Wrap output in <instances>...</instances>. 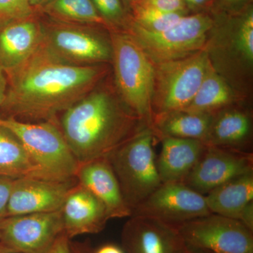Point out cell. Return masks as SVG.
<instances>
[{
  "label": "cell",
  "mask_w": 253,
  "mask_h": 253,
  "mask_svg": "<svg viewBox=\"0 0 253 253\" xmlns=\"http://www.w3.org/2000/svg\"><path fill=\"white\" fill-rule=\"evenodd\" d=\"M4 72L7 91L0 108L10 117L42 122L55 121L58 113L93 90L106 76V69L101 64L66 62L41 43L24 62Z\"/></svg>",
  "instance_id": "1"
},
{
  "label": "cell",
  "mask_w": 253,
  "mask_h": 253,
  "mask_svg": "<svg viewBox=\"0 0 253 253\" xmlns=\"http://www.w3.org/2000/svg\"><path fill=\"white\" fill-rule=\"evenodd\" d=\"M97 86L63 111L60 129L80 165L108 157L150 127L126 107L116 90Z\"/></svg>",
  "instance_id": "2"
},
{
  "label": "cell",
  "mask_w": 253,
  "mask_h": 253,
  "mask_svg": "<svg viewBox=\"0 0 253 253\" xmlns=\"http://www.w3.org/2000/svg\"><path fill=\"white\" fill-rule=\"evenodd\" d=\"M212 13L205 51L214 71L246 100L253 84V4L239 14Z\"/></svg>",
  "instance_id": "3"
},
{
  "label": "cell",
  "mask_w": 253,
  "mask_h": 253,
  "mask_svg": "<svg viewBox=\"0 0 253 253\" xmlns=\"http://www.w3.org/2000/svg\"><path fill=\"white\" fill-rule=\"evenodd\" d=\"M115 88L128 109L151 127L154 63L126 31H109Z\"/></svg>",
  "instance_id": "4"
},
{
  "label": "cell",
  "mask_w": 253,
  "mask_h": 253,
  "mask_svg": "<svg viewBox=\"0 0 253 253\" xmlns=\"http://www.w3.org/2000/svg\"><path fill=\"white\" fill-rule=\"evenodd\" d=\"M27 151L45 179H76L79 163L55 121L26 123L16 118H0Z\"/></svg>",
  "instance_id": "5"
},
{
  "label": "cell",
  "mask_w": 253,
  "mask_h": 253,
  "mask_svg": "<svg viewBox=\"0 0 253 253\" xmlns=\"http://www.w3.org/2000/svg\"><path fill=\"white\" fill-rule=\"evenodd\" d=\"M156 141L151 128H145L107 157L131 212L162 184L154 149Z\"/></svg>",
  "instance_id": "6"
},
{
  "label": "cell",
  "mask_w": 253,
  "mask_h": 253,
  "mask_svg": "<svg viewBox=\"0 0 253 253\" xmlns=\"http://www.w3.org/2000/svg\"><path fill=\"white\" fill-rule=\"evenodd\" d=\"M211 11L186 15L172 27L149 32L129 21L126 31L154 64L184 59L205 48L214 24Z\"/></svg>",
  "instance_id": "7"
},
{
  "label": "cell",
  "mask_w": 253,
  "mask_h": 253,
  "mask_svg": "<svg viewBox=\"0 0 253 253\" xmlns=\"http://www.w3.org/2000/svg\"><path fill=\"white\" fill-rule=\"evenodd\" d=\"M39 14L42 25L41 44L56 57L78 66L111 61L112 46L109 33H104L106 28L61 22Z\"/></svg>",
  "instance_id": "8"
},
{
  "label": "cell",
  "mask_w": 253,
  "mask_h": 253,
  "mask_svg": "<svg viewBox=\"0 0 253 253\" xmlns=\"http://www.w3.org/2000/svg\"><path fill=\"white\" fill-rule=\"evenodd\" d=\"M209 63L204 49L184 59L154 64L153 116L185 109L199 90Z\"/></svg>",
  "instance_id": "9"
},
{
  "label": "cell",
  "mask_w": 253,
  "mask_h": 253,
  "mask_svg": "<svg viewBox=\"0 0 253 253\" xmlns=\"http://www.w3.org/2000/svg\"><path fill=\"white\" fill-rule=\"evenodd\" d=\"M177 228L191 253H253V231L237 219L212 213Z\"/></svg>",
  "instance_id": "10"
},
{
  "label": "cell",
  "mask_w": 253,
  "mask_h": 253,
  "mask_svg": "<svg viewBox=\"0 0 253 253\" xmlns=\"http://www.w3.org/2000/svg\"><path fill=\"white\" fill-rule=\"evenodd\" d=\"M212 214L205 196L181 182L162 183L132 211L131 215L154 218L179 227L198 218Z\"/></svg>",
  "instance_id": "11"
},
{
  "label": "cell",
  "mask_w": 253,
  "mask_h": 253,
  "mask_svg": "<svg viewBox=\"0 0 253 253\" xmlns=\"http://www.w3.org/2000/svg\"><path fill=\"white\" fill-rule=\"evenodd\" d=\"M63 233L61 211L11 216L0 220V241L21 253H44Z\"/></svg>",
  "instance_id": "12"
},
{
  "label": "cell",
  "mask_w": 253,
  "mask_h": 253,
  "mask_svg": "<svg viewBox=\"0 0 253 253\" xmlns=\"http://www.w3.org/2000/svg\"><path fill=\"white\" fill-rule=\"evenodd\" d=\"M253 171L251 153L206 146L199 161L182 183L205 196L228 181Z\"/></svg>",
  "instance_id": "13"
},
{
  "label": "cell",
  "mask_w": 253,
  "mask_h": 253,
  "mask_svg": "<svg viewBox=\"0 0 253 253\" xmlns=\"http://www.w3.org/2000/svg\"><path fill=\"white\" fill-rule=\"evenodd\" d=\"M77 183L76 179H15L8 204L7 217L61 211L68 192Z\"/></svg>",
  "instance_id": "14"
},
{
  "label": "cell",
  "mask_w": 253,
  "mask_h": 253,
  "mask_svg": "<svg viewBox=\"0 0 253 253\" xmlns=\"http://www.w3.org/2000/svg\"><path fill=\"white\" fill-rule=\"evenodd\" d=\"M129 217L122 234L126 253H191L176 226L146 216Z\"/></svg>",
  "instance_id": "15"
},
{
  "label": "cell",
  "mask_w": 253,
  "mask_h": 253,
  "mask_svg": "<svg viewBox=\"0 0 253 253\" xmlns=\"http://www.w3.org/2000/svg\"><path fill=\"white\" fill-rule=\"evenodd\" d=\"M61 211L63 233L69 239L97 234L110 219L104 204L78 183L70 190Z\"/></svg>",
  "instance_id": "16"
},
{
  "label": "cell",
  "mask_w": 253,
  "mask_h": 253,
  "mask_svg": "<svg viewBox=\"0 0 253 253\" xmlns=\"http://www.w3.org/2000/svg\"><path fill=\"white\" fill-rule=\"evenodd\" d=\"M76 178L104 204L110 219L131 217L132 212L107 157L80 165Z\"/></svg>",
  "instance_id": "17"
},
{
  "label": "cell",
  "mask_w": 253,
  "mask_h": 253,
  "mask_svg": "<svg viewBox=\"0 0 253 253\" xmlns=\"http://www.w3.org/2000/svg\"><path fill=\"white\" fill-rule=\"evenodd\" d=\"M41 15L18 20L0 28V67L4 71L24 62L41 44Z\"/></svg>",
  "instance_id": "18"
},
{
  "label": "cell",
  "mask_w": 253,
  "mask_h": 253,
  "mask_svg": "<svg viewBox=\"0 0 253 253\" xmlns=\"http://www.w3.org/2000/svg\"><path fill=\"white\" fill-rule=\"evenodd\" d=\"M253 131L251 113L241 104L221 110L213 116L206 139V146L246 151Z\"/></svg>",
  "instance_id": "19"
},
{
  "label": "cell",
  "mask_w": 253,
  "mask_h": 253,
  "mask_svg": "<svg viewBox=\"0 0 253 253\" xmlns=\"http://www.w3.org/2000/svg\"><path fill=\"white\" fill-rule=\"evenodd\" d=\"M161 154L156 158L162 183H182L202 156L206 144L198 139L166 137Z\"/></svg>",
  "instance_id": "20"
},
{
  "label": "cell",
  "mask_w": 253,
  "mask_h": 253,
  "mask_svg": "<svg viewBox=\"0 0 253 253\" xmlns=\"http://www.w3.org/2000/svg\"><path fill=\"white\" fill-rule=\"evenodd\" d=\"M211 212L241 221L253 204V171L228 181L205 195Z\"/></svg>",
  "instance_id": "21"
},
{
  "label": "cell",
  "mask_w": 253,
  "mask_h": 253,
  "mask_svg": "<svg viewBox=\"0 0 253 253\" xmlns=\"http://www.w3.org/2000/svg\"><path fill=\"white\" fill-rule=\"evenodd\" d=\"M213 116L186 110L169 111L154 115L151 128L156 140L174 137L203 141L209 131Z\"/></svg>",
  "instance_id": "22"
},
{
  "label": "cell",
  "mask_w": 253,
  "mask_h": 253,
  "mask_svg": "<svg viewBox=\"0 0 253 253\" xmlns=\"http://www.w3.org/2000/svg\"><path fill=\"white\" fill-rule=\"evenodd\" d=\"M245 100L236 94L209 63L207 72L199 90L191 104L183 110L193 113L214 115L225 108L241 104Z\"/></svg>",
  "instance_id": "23"
},
{
  "label": "cell",
  "mask_w": 253,
  "mask_h": 253,
  "mask_svg": "<svg viewBox=\"0 0 253 253\" xmlns=\"http://www.w3.org/2000/svg\"><path fill=\"white\" fill-rule=\"evenodd\" d=\"M0 176L18 179L41 177L21 141L7 128L0 125Z\"/></svg>",
  "instance_id": "24"
},
{
  "label": "cell",
  "mask_w": 253,
  "mask_h": 253,
  "mask_svg": "<svg viewBox=\"0 0 253 253\" xmlns=\"http://www.w3.org/2000/svg\"><path fill=\"white\" fill-rule=\"evenodd\" d=\"M36 11L61 22L100 26L109 31L91 0H48Z\"/></svg>",
  "instance_id": "25"
},
{
  "label": "cell",
  "mask_w": 253,
  "mask_h": 253,
  "mask_svg": "<svg viewBox=\"0 0 253 253\" xmlns=\"http://www.w3.org/2000/svg\"><path fill=\"white\" fill-rule=\"evenodd\" d=\"M189 14L168 12L142 4H136L131 9V21L134 24L149 32H161L172 27L183 16Z\"/></svg>",
  "instance_id": "26"
},
{
  "label": "cell",
  "mask_w": 253,
  "mask_h": 253,
  "mask_svg": "<svg viewBox=\"0 0 253 253\" xmlns=\"http://www.w3.org/2000/svg\"><path fill=\"white\" fill-rule=\"evenodd\" d=\"M109 31H126L130 21L122 0H91Z\"/></svg>",
  "instance_id": "27"
},
{
  "label": "cell",
  "mask_w": 253,
  "mask_h": 253,
  "mask_svg": "<svg viewBox=\"0 0 253 253\" xmlns=\"http://www.w3.org/2000/svg\"><path fill=\"white\" fill-rule=\"evenodd\" d=\"M36 13L28 0H0V28Z\"/></svg>",
  "instance_id": "28"
},
{
  "label": "cell",
  "mask_w": 253,
  "mask_h": 253,
  "mask_svg": "<svg viewBox=\"0 0 253 253\" xmlns=\"http://www.w3.org/2000/svg\"><path fill=\"white\" fill-rule=\"evenodd\" d=\"M253 5V0H213L210 11L217 14H239Z\"/></svg>",
  "instance_id": "29"
},
{
  "label": "cell",
  "mask_w": 253,
  "mask_h": 253,
  "mask_svg": "<svg viewBox=\"0 0 253 253\" xmlns=\"http://www.w3.org/2000/svg\"><path fill=\"white\" fill-rule=\"evenodd\" d=\"M138 4L147 5L168 12L191 14L184 0H141Z\"/></svg>",
  "instance_id": "30"
},
{
  "label": "cell",
  "mask_w": 253,
  "mask_h": 253,
  "mask_svg": "<svg viewBox=\"0 0 253 253\" xmlns=\"http://www.w3.org/2000/svg\"><path fill=\"white\" fill-rule=\"evenodd\" d=\"M14 179L0 176V220L7 217L8 204Z\"/></svg>",
  "instance_id": "31"
},
{
  "label": "cell",
  "mask_w": 253,
  "mask_h": 253,
  "mask_svg": "<svg viewBox=\"0 0 253 253\" xmlns=\"http://www.w3.org/2000/svg\"><path fill=\"white\" fill-rule=\"evenodd\" d=\"M69 239L63 233L55 241L52 246L44 253H71V247Z\"/></svg>",
  "instance_id": "32"
},
{
  "label": "cell",
  "mask_w": 253,
  "mask_h": 253,
  "mask_svg": "<svg viewBox=\"0 0 253 253\" xmlns=\"http://www.w3.org/2000/svg\"><path fill=\"white\" fill-rule=\"evenodd\" d=\"M190 13L210 11L213 0H184Z\"/></svg>",
  "instance_id": "33"
},
{
  "label": "cell",
  "mask_w": 253,
  "mask_h": 253,
  "mask_svg": "<svg viewBox=\"0 0 253 253\" xmlns=\"http://www.w3.org/2000/svg\"><path fill=\"white\" fill-rule=\"evenodd\" d=\"M7 78L4 70L0 67V107L4 104L7 91Z\"/></svg>",
  "instance_id": "34"
},
{
  "label": "cell",
  "mask_w": 253,
  "mask_h": 253,
  "mask_svg": "<svg viewBox=\"0 0 253 253\" xmlns=\"http://www.w3.org/2000/svg\"><path fill=\"white\" fill-rule=\"evenodd\" d=\"M93 253H126L123 248L119 247L117 245L106 244L101 246Z\"/></svg>",
  "instance_id": "35"
},
{
  "label": "cell",
  "mask_w": 253,
  "mask_h": 253,
  "mask_svg": "<svg viewBox=\"0 0 253 253\" xmlns=\"http://www.w3.org/2000/svg\"><path fill=\"white\" fill-rule=\"evenodd\" d=\"M140 1L141 0H122V2L125 8H126V11L129 14L131 9Z\"/></svg>",
  "instance_id": "36"
},
{
  "label": "cell",
  "mask_w": 253,
  "mask_h": 253,
  "mask_svg": "<svg viewBox=\"0 0 253 253\" xmlns=\"http://www.w3.org/2000/svg\"><path fill=\"white\" fill-rule=\"evenodd\" d=\"M29 4H31L32 7L36 11L42 6L43 4H45L48 0H28Z\"/></svg>",
  "instance_id": "37"
},
{
  "label": "cell",
  "mask_w": 253,
  "mask_h": 253,
  "mask_svg": "<svg viewBox=\"0 0 253 253\" xmlns=\"http://www.w3.org/2000/svg\"><path fill=\"white\" fill-rule=\"evenodd\" d=\"M0 253H21L16 251V250L11 249L9 246H6L4 243L0 241Z\"/></svg>",
  "instance_id": "38"
},
{
  "label": "cell",
  "mask_w": 253,
  "mask_h": 253,
  "mask_svg": "<svg viewBox=\"0 0 253 253\" xmlns=\"http://www.w3.org/2000/svg\"><path fill=\"white\" fill-rule=\"evenodd\" d=\"M71 253H83L81 252V251H75L74 249H72V248H71Z\"/></svg>",
  "instance_id": "39"
}]
</instances>
